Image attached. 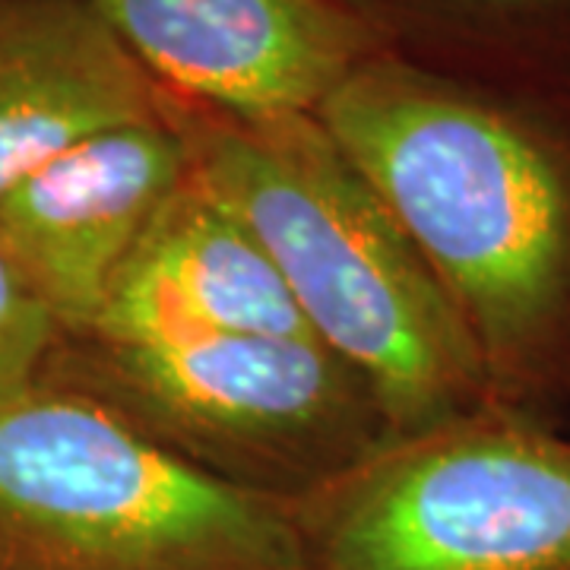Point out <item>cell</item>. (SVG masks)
<instances>
[{
  "label": "cell",
  "instance_id": "obj_5",
  "mask_svg": "<svg viewBox=\"0 0 570 570\" xmlns=\"http://www.w3.org/2000/svg\"><path fill=\"white\" fill-rule=\"evenodd\" d=\"M41 371L209 475L283 501L393 438L365 377L314 336L61 340Z\"/></svg>",
  "mask_w": 570,
  "mask_h": 570
},
{
  "label": "cell",
  "instance_id": "obj_10",
  "mask_svg": "<svg viewBox=\"0 0 570 570\" xmlns=\"http://www.w3.org/2000/svg\"><path fill=\"white\" fill-rule=\"evenodd\" d=\"M58 343V326L0 254V393L39 377Z\"/></svg>",
  "mask_w": 570,
  "mask_h": 570
},
{
  "label": "cell",
  "instance_id": "obj_3",
  "mask_svg": "<svg viewBox=\"0 0 570 570\" xmlns=\"http://www.w3.org/2000/svg\"><path fill=\"white\" fill-rule=\"evenodd\" d=\"M0 570H307L288 501L45 374L0 393Z\"/></svg>",
  "mask_w": 570,
  "mask_h": 570
},
{
  "label": "cell",
  "instance_id": "obj_6",
  "mask_svg": "<svg viewBox=\"0 0 570 570\" xmlns=\"http://www.w3.org/2000/svg\"><path fill=\"white\" fill-rule=\"evenodd\" d=\"M184 178V146L159 115L77 142L0 194V254L61 340L96 330L124 261Z\"/></svg>",
  "mask_w": 570,
  "mask_h": 570
},
{
  "label": "cell",
  "instance_id": "obj_11",
  "mask_svg": "<svg viewBox=\"0 0 570 570\" xmlns=\"http://www.w3.org/2000/svg\"><path fill=\"white\" fill-rule=\"evenodd\" d=\"M460 10H479V13H517V10H539L558 0H441Z\"/></svg>",
  "mask_w": 570,
  "mask_h": 570
},
{
  "label": "cell",
  "instance_id": "obj_4",
  "mask_svg": "<svg viewBox=\"0 0 570 570\" xmlns=\"http://www.w3.org/2000/svg\"><path fill=\"white\" fill-rule=\"evenodd\" d=\"M307 570H570V438L485 403L288 501Z\"/></svg>",
  "mask_w": 570,
  "mask_h": 570
},
{
  "label": "cell",
  "instance_id": "obj_2",
  "mask_svg": "<svg viewBox=\"0 0 570 570\" xmlns=\"http://www.w3.org/2000/svg\"><path fill=\"white\" fill-rule=\"evenodd\" d=\"M187 175L264 247L307 333L355 367L393 434L491 403L466 326L314 111L247 115L159 82Z\"/></svg>",
  "mask_w": 570,
  "mask_h": 570
},
{
  "label": "cell",
  "instance_id": "obj_7",
  "mask_svg": "<svg viewBox=\"0 0 570 570\" xmlns=\"http://www.w3.org/2000/svg\"><path fill=\"white\" fill-rule=\"evenodd\" d=\"M127 51L187 99L228 111H317L384 51L348 0H86Z\"/></svg>",
  "mask_w": 570,
  "mask_h": 570
},
{
  "label": "cell",
  "instance_id": "obj_8",
  "mask_svg": "<svg viewBox=\"0 0 570 570\" xmlns=\"http://www.w3.org/2000/svg\"><path fill=\"white\" fill-rule=\"evenodd\" d=\"M223 333L311 336L264 247L187 175L124 261L86 340L163 343Z\"/></svg>",
  "mask_w": 570,
  "mask_h": 570
},
{
  "label": "cell",
  "instance_id": "obj_1",
  "mask_svg": "<svg viewBox=\"0 0 570 570\" xmlns=\"http://www.w3.org/2000/svg\"><path fill=\"white\" fill-rule=\"evenodd\" d=\"M444 288L491 403L530 406L570 367V146L517 105L393 58L314 111Z\"/></svg>",
  "mask_w": 570,
  "mask_h": 570
},
{
  "label": "cell",
  "instance_id": "obj_9",
  "mask_svg": "<svg viewBox=\"0 0 570 570\" xmlns=\"http://www.w3.org/2000/svg\"><path fill=\"white\" fill-rule=\"evenodd\" d=\"M159 118V80L86 0H0V194L70 146Z\"/></svg>",
  "mask_w": 570,
  "mask_h": 570
}]
</instances>
